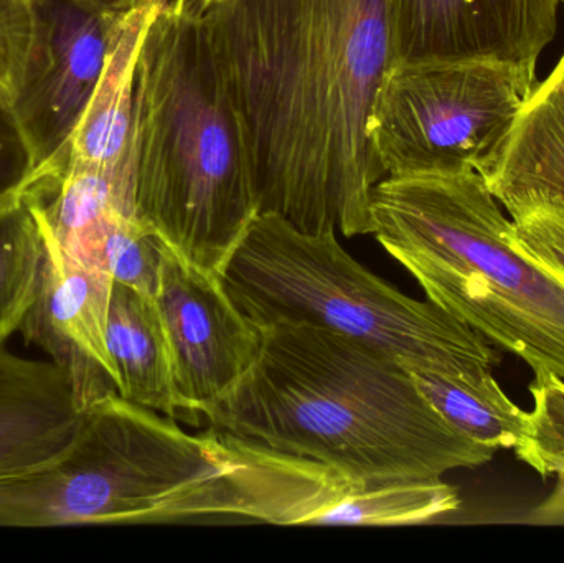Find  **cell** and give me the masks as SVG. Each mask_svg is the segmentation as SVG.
<instances>
[{"instance_id":"obj_1","label":"cell","mask_w":564,"mask_h":563,"mask_svg":"<svg viewBox=\"0 0 564 563\" xmlns=\"http://www.w3.org/2000/svg\"><path fill=\"white\" fill-rule=\"evenodd\" d=\"M212 46L243 119L260 214L305 234H371L387 172L370 121L394 55L393 0H217Z\"/></svg>"},{"instance_id":"obj_2","label":"cell","mask_w":564,"mask_h":563,"mask_svg":"<svg viewBox=\"0 0 564 563\" xmlns=\"http://www.w3.org/2000/svg\"><path fill=\"white\" fill-rule=\"evenodd\" d=\"M198 413L207 429L361 488L441 479L496 455L454 429L393 357L325 327L263 329L251 369Z\"/></svg>"},{"instance_id":"obj_3","label":"cell","mask_w":564,"mask_h":563,"mask_svg":"<svg viewBox=\"0 0 564 563\" xmlns=\"http://www.w3.org/2000/svg\"><path fill=\"white\" fill-rule=\"evenodd\" d=\"M134 217L224 277L260 215L243 119L197 0H159L134 76Z\"/></svg>"},{"instance_id":"obj_4","label":"cell","mask_w":564,"mask_h":563,"mask_svg":"<svg viewBox=\"0 0 564 563\" xmlns=\"http://www.w3.org/2000/svg\"><path fill=\"white\" fill-rule=\"evenodd\" d=\"M371 235L427 300L564 379V281L520 248L477 171L387 175L371 195Z\"/></svg>"},{"instance_id":"obj_5","label":"cell","mask_w":564,"mask_h":563,"mask_svg":"<svg viewBox=\"0 0 564 563\" xmlns=\"http://www.w3.org/2000/svg\"><path fill=\"white\" fill-rule=\"evenodd\" d=\"M237 306L261 329L315 326L368 344L413 373L486 377L502 356L433 301H417L358 263L334 231L305 234L258 215L224 271Z\"/></svg>"},{"instance_id":"obj_6","label":"cell","mask_w":564,"mask_h":563,"mask_svg":"<svg viewBox=\"0 0 564 563\" xmlns=\"http://www.w3.org/2000/svg\"><path fill=\"white\" fill-rule=\"evenodd\" d=\"M536 66L394 63L370 121L387 175L482 172L536 88Z\"/></svg>"},{"instance_id":"obj_7","label":"cell","mask_w":564,"mask_h":563,"mask_svg":"<svg viewBox=\"0 0 564 563\" xmlns=\"http://www.w3.org/2000/svg\"><path fill=\"white\" fill-rule=\"evenodd\" d=\"M32 32L12 111L36 171L68 158L128 9L111 0H29Z\"/></svg>"},{"instance_id":"obj_8","label":"cell","mask_w":564,"mask_h":563,"mask_svg":"<svg viewBox=\"0 0 564 563\" xmlns=\"http://www.w3.org/2000/svg\"><path fill=\"white\" fill-rule=\"evenodd\" d=\"M154 300L171 343L178 400L200 425L202 407L225 396L253 366L263 329L231 300L220 274L202 270L165 241Z\"/></svg>"},{"instance_id":"obj_9","label":"cell","mask_w":564,"mask_h":563,"mask_svg":"<svg viewBox=\"0 0 564 563\" xmlns=\"http://www.w3.org/2000/svg\"><path fill=\"white\" fill-rule=\"evenodd\" d=\"M562 0H393L394 63L536 66Z\"/></svg>"},{"instance_id":"obj_10","label":"cell","mask_w":564,"mask_h":563,"mask_svg":"<svg viewBox=\"0 0 564 563\" xmlns=\"http://www.w3.org/2000/svg\"><path fill=\"white\" fill-rule=\"evenodd\" d=\"M42 234V281L20 334L62 370L83 412L98 400L118 396V376L108 350L112 278L69 257Z\"/></svg>"},{"instance_id":"obj_11","label":"cell","mask_w":564,"mask_h":563,"mask_svg":"<svg viewBox=\"0 0 564 563\" xmlns=\"http://www.w3.org/2000/svg\"><path fill=\"white\" fill-rule=\"evenodd\" d=\"M83 412L52 360L0 344V479L45 468L75 442Z\"/></svg>"},{"instance_id":"obj_12","label":"cell","mask_w":564,"mask_h":563,"mask_svg":"<svg viewBox=\"0 0 564 563\" xmlns=\"http://www.w3.org/2000/svg\"><path fill=\"white\" fill-rule=\"evenodd\" d=\"M159 0L126 12L98 88L69 142L66 164L108 178L134 210V76L145 26Z\"/></svg>"},{"instance_id":"obj_13","label":"cell","mask_w":564,"mask_h":563,"mask_svg":"<svg viewBox=\"0 0 564 563\" xmlns=\"http://www.w3.org/2000/svg\"><path fill=\"white\" fill-rule=\"evenodd\" d=\"M108 350L121 399L194 425L178 400L171 343L154 297L112 281Z\"/></svg>"},{"instance_id":"obj_14","label":"cell","mask_w":564,"mask_h":563,"mask_svg":"<svg viewBox=\"0 0 564 563\" xmlns=\"http://www.w3.org/2000/svg\"><path fill=\"white\" fill-rule=\"evenodd\" d=\"M480 175L500 205L529 195L564 202V55L533 89L502 151Z\"/></svg>"},{"instance_id":"obj_15","label":"cell","mask_w":564,"mask_h":563,"mask_svg":"<svg viewBox=\"0 0 564 563\" xmlns=\"http://www.w3.org/2000/svg\"><path fill=\"white\" fill-rule=\"evenodd\" d=\"M413 377L434 409L467 439L497 452L516 450L525 436L529 412L509 399L492 373L477 379L434 373Z\"/></svg>"},{"instance_id":"obj_16","label":"cell","mask_w":564,"mask_h":563,"mask_svg":"<svg viewBox=\"0 0 564 563\" xmlns=\"http://www.w3.org/2000/svg\"><path fill=\"white\" fill-rule=\"evenodd\" d=\"M459 508V492L443 478L387 483L350 492L315 515L307 526L426 524Z\"/></svg>"},{"instance_id":"obj_17","label":"cell","mask_w":564,"mask_h":563,"mask_svg":"<svg viewBox=\"0 0 564 563\" xmlns=\"http://www.w3.org/2000/svg\"><path fill=\"white\" fill-rule=\"evenodd\" d=\"M45 238L25 202L0 212V344L20 333L42 281Z\"/></svg>"},{"instance_id":"obj_18","label":"cell","mask_w":564,"mask_h":563,"mask_svg":"<svg viewBox=\"0 0 564 563\" xmlns=\"http://www.w3.org/2000/svg\"><path fill=\"white\" fill-rule=\"evenodd\" d=\"M162 238L131 215L115 212L101 238L99 264L112 281L155 297L161 280Z\"/></svg>"},{"instance_id":"obj_19","label":"cell","mask_w":564,"mask_h":563,"mask_svg":"<svg viewBox=\"0 0 564 563\" xmlns=\"http://www.w3.org/2000/svg\"><path fill=\"white\" fill-rule=\"evenodd\" d=\"M533 410L517 458L549 478L564 473V379L543 370L530 383Z\"/></svg>"},{"instance_id":"obj_20","label":"cell","mask_w":564,"mask_h":563,"mask_svg":"<svg viewBox=\"0 0 564 563\" xmlns=\"http://www.w3.org/2000/svg\"><path fill=\"white\" fill-rule=\"evenodd\" d=\"M520 248L564 281V202L529 195L502 205Z\"/></svg>"},{"instance_id":"obj_21","label":"cell","mask_w":564,"mask_h":563,"mask_svg":"<svg viewBox=\"0 0 564 563\" xmlns=\"http://www.w3.org/2000/svg\"><path fill=\"white\" fill-rule=\"evenodd\" d=\"M36 177V162L12 105L0 95V212L22 204Z\"/></svg>"},{"instance_id":"obj_22","label":"cell","mask_w":564,"mask_h":563,"mask_svg":"<svg viewBox=\"0 0 564 563\" xmlns=\"http://www.w3.org/2000/svg\"><path fill=\"white\" fill-rule=\"evenodd\" d=\"M30 32L29 0H0V95L10 102L22 82Z\"/></svg>"},{"instance_id":"obj_23","label":"cell","mask_w":564,"mask_h":563,"mask_svg":"<svg viewBox=\"0 0 564 563\" xmlns=\"http://www.w3.org/2000/svg\"><path fill=\"white\" fill-rule=\"evenodd\" d=\"M523 521L535 526H564V473L558 476L552 495L536 506Z\"/></svg>"},{"instance_id":"obj_24","label":"cell","mask_w":564,"mask_h":563,"mask_svg":"<svg viewBox=\"0 0 564 563\" xmlns=\"http://www.w3.org/2000/svg\"><path fill=\"white\" fill-rule=\"evenodd\" d=\"M112 3H116L118 7H122V9H131V7L139 6V3L148 2V0H111Z\"/></svg>"},{"instance_id":"obj_25","label":"cell","mask_w":564,"mask_h":563,"mask_svg":"<svg viewBox=\"0 0 564 563\" xmlns=\"http://www.w3.org/2000/svg\"><path fill=\"white\" fill-rule=\"evenodd\" d=\"M198 6L202 7V9H207V7H210L212 3L217 2V0H197Z\"/></svg>"}]
</instances>
